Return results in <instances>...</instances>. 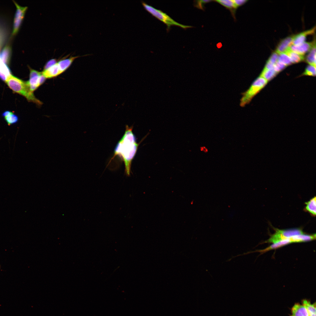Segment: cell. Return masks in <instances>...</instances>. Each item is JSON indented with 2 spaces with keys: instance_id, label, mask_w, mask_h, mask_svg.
<instances>
[{
  "instance_id": "6da1fadb",
  "label": "cell",
  "mask_w": 316,
  "mask_h": 316,
  "mask_svg": "<svg viewBox=\"0 0 316 316\" xmlns=\"http://www.w3.org/2000/svg\"><path fill=\"white\" fill-rule=\"evenodd\" d=\"M133 127L126 126L125 133L117 143L114 150V156L118 155L124 162L125 174L127 176H130L131 165L137 151L138 144L135 136L132 131Z\"/></svg>"
},
{
  "instance_id": "7a4b0ae2",
  "label": "cell",
  "mask_w": 316,
  "mask_h": 316,
  "mask_svg": "<svg viewBox=\"0 0 316 316\" xmlns=\"http://www.w3.org/2000/svg\"><path fill=\"white\" fill-rule=\"evenodd\" d=\"M6 82L13 91L24 96L29 101L39 106L42 104V102L36 98L33 92L30 91L26 82L12 75H11Z\"/></svg>"
},
{
  "instance_id": "3957f363",
  "label": "cell",
  "mask_w": 316,
  "mask_h": 316,
  "mask_svg": "<svg viewBox=\"0 0 316 316\" xmlns=\"http://www.w3.org/2000/svg\"><path fill=\"white\" fill-rule=\"evenodd\" d=\"M141 2L144 8L147 11L166 25L168 30L171 26L173 25L178 26L184 29L193 27L191 26L185 25L179 23L162 11L156 9L143 1H142Z\"/></svg>"
},
{
  "instance_id": "277c9868",
  "label": "cell",
  "mask_w": 316,
  "mask_h": 316,
  "mask_svg": "<svg viewBox=\"0 0 316 316\" xmlns=\"http://www.w3.org/2000/svg\"><path fill=\"white\" fill-rule=\"evenodd\" d=\"M268 81L260 76L253 83L249 88L242 93L240 105L243 107L248 104L253 97L266 85Z\"/></svg>"
},
{
  "instance_id": "5b68a950",
  "label": "cell",
  "mask_w": 316,
  "mask_h": 316,
  "mask_svg": "<svg viewBox=\"0 0 316 316\" xmlns=\"http://www.w3.org/2000/svg\"><path fill=\"white\" fill-rule=\"evenodd\" d=\"M304 234L301 230L295 229L286 230L276 229V232L266 241L267 243H274L294 236Z\"/></svg>"
},
{
  "instance_id": "8992f818",
  "label": "cell",
  "mask_w": 316,
  "mask_h": 316,
  "mask_svg": "<svg viewBox=\"0 0 316 316\" xmlns=\"http://www.w3.org/2000/svg\"><path fill=\"white\" fill-rule=\"evenodd\" d=\"M29 80L26 82L30 91L33 92L45 82L46 78L40 72L29 67Z\"/></svg>"
},
{
  "instance_id": "52a82bcc",
  "label": "cell",
  "mask_w": 316,
  "mask_h": 316,
  "mask_svg": "<svg viewBox=\"0 0 316 316\" xmlns=\"http://www.w3.org/2000/svg\"><path fill=\"white\" fill-rule=\"evenodd\" d=\"M16 7L13 21V29L11 35L13 37L18 32L23 19L28 7H23L19 5L16 2L13 1Z\"/></svg>"
},
{
  "instance_id": "ba28073f",
  "label": "cell",
  "mask_w": 316,
  "mask_h": 316,
  "mask_svg": "<svg viewBox=\"0 0 316 316\" xmlns=\"http://www.w3.org/2000/svg\"><path fill=\"white\" fill-rule=\"evenodd\" d=\"M292 243V242L290 238L280 241L275 243H272L270 246L265 249L257 250L254 251H249L247 253H244L243 254L237 255L236 256L237 257L238 256L245 255L249 253L256 252H260L261 254H262V253H264L268 251L276 249Z\"/></svg>"
},
{
  "instance_id": "9c48e42d",
  "label": "cell",
  "mask_w": 316,
  "mask_h": 316,
  "mask_svg": "<svg viewBox=\"0 0 316 316\" xmlns=\"http://www.w3.org/2000/svg\"><path fill=\"white\" fill-rule=\"evenodd\" d=\"M315 40L311 42H304L297 45H292L290 47V49L293 51L300 54L304 55L309 51L313 46L315 44Z\"/></svg>"
},
{
  "instance_id": "30bf717a",
  "label": "cell",
  "mask_w": 316,
  "mask_h": 316,
  "mask_svg": "<svg viewBox=\"0 0 316 316\" xmlns=\"http://www.w3.org/2000/svg\"><path fill=\"white\" fill-rule=\"evenodd\" d=\"M294 35L289 36L281 40L277 46L275 52L278 54L285 52L292 45Z\"/></svg>"
},
{
  "instance_id": "8fae6325",
  "label": "cell",
  "mask_w": 316,
  "mask_h": 316,
  "mask_svg": "<svg viewBox=\"0 0 316 316\" xmlns=\"http://www.w3.org/2000/svg\"><path fill=\"white\" fill-rule=\"evenodd\" d=\"M315 28V26L310 29L294 35L292 45H298L304 42L307 36L314 34Z\"/></svg>"
},
{
  "instance_id": "7c38bea8",
  "label": "cell",
  "mask_w": 316,
  "mask_h": 316,
  "mask_svg": "<svg viewBox=\"0 0 316 316\" xmlns=\"http://www.w3.org/2000/svg\"><path fill=\"white\" fill-rule=\"evenodd\" d=\"M42 73L46 79L55 77L62 73L59 69L57 63L47 69L43 70Z\"/></svg>"
},
{
  "instance_id": "4fadbf2b",
  "label": "cell",
  "mask_w": 316,
  "mask_h": 316,
  "mask_svg": "<svg viewBox=\"0 0 316 316\" xmlns=\"http://www.w3.org/2000/svg\"><path fill=\"white\" fill-rule=\"evenodd\" d=\"M291 313L290 316H309L305 307L298 303H295L292 307Z\"/></svg>"
},
{
  "instance_id": "5bb4252c",
  "label": "cell",
  "mask_w": 316,
  "mask_h": 316,
  "mask_svg": "<svg viewBox=\"0 0 316 316\" xmlns=\"http://www.w3.org/2000/svg\"><path fill=\"white\" fill-rule=\"evenodd\" d=\"M81 56H71L67 59H64L57 62L59 69L61 73L65 71L71 65L74 61L76 58Z\"/></svg>"
},
{
  "instance_id": "9a60e30c",
  "label": "cell",
  "mask_w": 316,
  "mask_h": 316,
  "mask_svg": "<svg viewBox=\"0 0 316 316\" xmlns=\"http://www.w3.org/2000/svg\"><path fill=\"white\" fill-rule=\"evenodd\" d=\"M11 54V47L9 44H7L0 52V60L8 65L9 62Z\"/></svg>"
},
{
  "instance_id": "2e32d148",
  "label": "cell",
  "mask_w": 316,
  "mask_h": 316,
  "mask_svg": "<svg viewBox=\"0 0 316 316\" xmlns=\"http://www.w3.org/2000/svg\"><path fill=\"white\" fill-rule=\"evenodd\" d=\"M315 234L308 235L303 234L291 237V239L292 243H294L310 241L315 239Z\"/></svg>"
},
{
  "instance_id": "e0dca14e",
  "label": "cell",
  "mask_w": 316,
  "mask_h": 316,
  "mask_svg": "<svg viewBox=\"0 0 316 316\" xmlns=\"http://www.w3.org/2000/svg\"><path fill=\"white\" fill-rule=\"evenodd\" d=\"M11 75V71L8 65L0 60V78L6 81Z\"/></svg>"
},
{
  "instance_id": "ac0fdd59",
  "label": "cell",
  "mask_w": 316,
  "mask_h": 316,
  "mask_svg": "<svg viewBox=\"0 0 316 316\" xmlns=\"http://www.w3.org/2000/svg\"><path fill=\"white\" fill-rule=\"evenodd\" d=\"M289 57L292 63H296L303 61L304 55H301L291 51L290 48L285 52Z\"/></svg>"
},
{
  "instance_id": "d6986e66",
  "label": "cell",
  "mask_w": 316,
  "mask_h": 316,
  "mask_svg": "<svg viewBox=\"0 0 316 316\" xmlns=\"http://www.w3.org/2000/svg\"><path fill=\"white\" fill-rule=\"evenodd\" d=\"M214 1L229 9L231 12L233 16L237 8L233 0H217Z\"/></svg>"
},
{
  "instance_id": "ffe728a7",
  "label": "cell",
  "mask_w": 316,
  "mask_h": 316,
  "mask_svg": "<svg viewBox=\"0 0 316 316\" xmlns=\"http://www.w3.org/2000/svg\"><path fill=\"white\" fill-rule=\"evenodd\" d=\"M302 305L307 309L309 316H316L315 303L312 304L308 300L303 299L302 300Z\"/></svg>"
},
{
  "instance_id": "44dd1931",
  "label": "cell",
  "mask_w": 316,
  "mask_h": 316,
  "mask_svg": "<svg viewBox=\"0 0 316 316\" xmlns=\"http://www.w3.org/2000/svg\"><path fill=\"white\" fill-rule=\"evenodd\" d=\"M306 61L309 65L316 66V45L315 44L306 57Z\"/></svg>"
},
{
  "instance_id": "7402d4cb",
  "label": "cell",
  "mask_w": 316,
  "mask_h": 316,
  "mask_svg": "<svg viewBox=\"0 0 316 316\" xmlns=\"http://www.w3.org/2000/svg\"><path fill=\"white\" fill-rule=\"evenodd\" d=\"M277 73L274 69L271 70L264 69L260 76L268 81L273 78Z\"/></svg>"
},
{
  "instance_id": "603a6c76",
  "label": "cell",
  "mask_w": 316,
  "mask_h": 316,
  "mask_svg": "<svg viewBox=\"0 0 316 316\" xmlns=\"http://www.w3.org/2000/svg\"><path fill=\"white\" fill-rule=\"evenodd\" d=\"M306 209L314 215L316 214V197L312 199L310 201L306 202Z\"/></svg>"
},
{
  "instance_id": "cb8c5ba5",
  "label": "cell",
  "mask_w": 316,
  "mask_h": 316,
  "mask_svg": "<svg viewBox=\"0 0 316 316\" xmlns=\"http://www.w3.org/2000/svg\"><path fill=\"white\" fill-rule=\"evenodd\" d=\"M278 61L283 63L286 66L292 63L289 57L285 52L279 54Z\"/></svg>"
},
{
  "instance_id": "d4e9b609",
  "label": "cell",
  "mask_w": 316,
  "mask_h": 316,
  "mask_svg": "<svg viewBox=\"0 0 316 316\" xmlns=\"http://www.w3.org/2000/svg\"><path fill=\"white\" fill-rule=\"evenodd\" d=\"M4 118L7 124L9 126L16 123L18 120V117L14 113Z\"/></svg>"
},
{
  "instance_id": "484cf974",
  "label": "cell",
  "mask_w": 316,
  "mask_h": 316,
  "mask_svg": "<svg viewBox=\"0 0 316 316\" xmlns=\"http://www.w3.org/2000/svg\"><path fill=\"white\" fill-rule=\"evenodd\" d=\"M303 75L314 76L316 75V66L309 65L307 66L305 71L303 73Z\"/></svg>"
},
{
  "instance_id": "4316f807",
  "label": "cell",
  "mask_w": 316,
  "mask_h": 316,
  "mask_svg": "<svg viewBox=\"0 0 316 316\" xmlns=\"http://www.w3.org/2000/svg\"><path fill=\"white\" fill-rule=\"evenodd\" d=\"M211 0H197L195 1L194 6L202 10L204 9V4L209 2Z\"/></svg>"
},
{
  "instance_id": "83f0119b",
  "label": "cell",
  "mask_w": 316,
  "mask_h": 316,
  "mask_svg": "<svg viewBox=\"0 0 316 316\" xmlns=\"http://www.w3.org/2000/svg\"><path fill=\"white\" fill-rule=\"evenodd\" d=\"M286 66L282 62L278 61L274 66V70L277 73L282 70Z\"/></svg>"
},
{
  "instance_id": "f1b7e54d",
  "label": "cell",
  "mask_w": 316,
  "mask_h": 316,
  "mask_svg": "<svg viewBox=\"0 0 316 316\" xmlns=\"http://www.w3.org/2000/svg\"><path fill=\"white\" fill-rule=\"evenodd\" d=\"M279 54L275 51L273 52L267 60L271 63L275 64L278 60Z\"/></svg>"
},
{
  "instance_id": "f546056e",
  "label": "cell",
  "mask_w": 316,
  "mask_h": 316,
  "mask_svg": "<svg viewBox=\"0 0 316 316\" xmlns=\"http://www.w3.org/2000/svg\"><path fill=\"white\" fill-rule=\"evenodd\" d=\"M4 31L0 27V51L5 39Z\"/></svg>"
},
{
  "instance_id": "4dcf8cb0",
  "label": "cell",
  "mask_w": 316,
  "mask_h": 316,
  "mask_svg": "<svg viewBox=\"0 0 316 316\" xmlns=\"http://www.w3.org/2000/svg\"><path fill=\"white\" fill-rule=\"evenodd\" d=\"M56 59H52L48 61L45 65L44 70H46L57 63Z\"/></svg>"
},
{
  "instance_id": "1f68e13d",
  "label": "cell",
  "mask_w": 316,
  "mask_h": 316,
  "mask_svg": "<svg viewBox=\"0 0 316 316\" xmlns=\"http://www.w3.org/2000/svg\"><path fill=\"white\" fill-rule=\"evenodd\" d=\"M237 8L239 6H241L245 4L248 0H233Z\"/></svg>"
},
{
  "instance_id": "d6a6232c",
  "label": "cell",
  "mask_w": 316,
  "mask_h": 316,
  "mask_svg": "<svg viewBox=\"0 0 316 316\" xmlns=\"http://www.w3.org/2000/svg\"><path fill=\"white\" fill-rule=\"evenodd\" d=\"M13 113L12 111H7L4 112L2 113V115L3 117H5Z\"/></svg>"
}]
</instances>
